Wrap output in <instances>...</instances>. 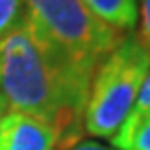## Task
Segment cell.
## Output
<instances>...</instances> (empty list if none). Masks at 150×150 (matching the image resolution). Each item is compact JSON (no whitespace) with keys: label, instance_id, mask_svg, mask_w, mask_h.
<instances>
[{"label":"cell","instance_id":"6da1fadb","mask_svg":"<svg viewBox=\"0 0 150 150\" xmlns=\"http://www.w3.org/2000/svg\"><path fill=\"white\" fill-rule=\"evenodd\" d=\"M94 72L41 35L25 16L0 39V86L10 111L47 123L57 150L82 142Z\"/></svg>","mask_w":150,"mask_h":150},{"label":"cell","instance_id":"7a4b0ae2","mask_svg":"<svg viewBox=\"0 0 150 150\" xmlns=\"http://www.w3.org/2000/svg\"><path fill=\"white\" fill-rule=\"evenodd\" d=\"M148 70L150 47L131 31L96 68L86 105V133L111 140L133 109Z\"/></svg>","mask_w":150,"mask_h":150},{"label":"cell","instance_id":"3957f363","mask_svg":"<svg viewBox=\"0 0 150 150\" xmlns=\"http://www.w3.org/2000/svg\"><path fill=\"white\" fill-rule=\"evenodd\" d=\"M25 18L41 35L82 64L98 68L121 39L84 0H23Z\"/></svg>","mask_w":150,"mask_h":150},{"label":"cell","instance_id":"277c9868","mask_svg":"<svg viewBox=\"0 0 150 150\" xmlns=\"http://www.w3.org/2000/svg\"><path fill=\"white\" fill-rule=\"evenodd\" d=\"M0 150H57V137L37 117L8 111L0 121Z\"/></svg>","mask_w":150,"mask_h":150},{"label":"cell","instance_id":"5b68a950","mask_svg":"<svg viewBox=\"0 0 150 150\" xmlns=\"http://www.w3.org/2000/svg\"><path fill=\"white\" fill-rule=\"evenodd\" d=\"M86 6L121 33H131L139 22V0H84Z\"/></svg>","mask_w":150,"mask_h":150},{"label":"cell","instance_id":"8992f818","mask_svg":"<svg viewBox=\"0 0 150 150\" xmlns=\"http://www.w3.org/2000/svg\"><path fill=\"white\" fill-rule=\"evenodd\" d=\"M148 115H150V70H148V74H146L142 86H140V92H139V96H137V101H134V105H133V109H131V113H129V117L125 119L121 129L117 131V134L111 139L113 148L127 150L129 142L133 139V134L137 133V129L140 127V123L144 121Z\"/></svg>","mask_w":150,"mask_h":150},{"label":"cell","instance_id":"52a82bcc","mask_svg":"<svg viewBox=\"0 0 150 150\" xmlns=\"http://www.w3.org/2000/svg\"><path fill=\"white\" fill-rule=\"evenodd\" d=\"M25 16L23 0H0V39L6 37Z\"/></svg>","mask_w":150,"mask_h":150},{"label":"cell","instance_id":"ba28073f","mask_svg":"<svg viewBox=\"0 0 150 150\" xmlns=\"http://www.w3.org/2000/svg\"><path fill=\"white\" fill-rule=\"evenodd\" d=\"M127 150H150V115L140 123V127L133 134Z\"/></svg>","mask_w":150,"mask_h":150},{"label":"cell","instance_id":"9c48e42d","mask_svg":"<svg viewBox=\"0 0 150 150\" xmlns=\"http://www.w3.org/2000/svg\"><path fill=\"white\" fill-rule=\"evenodd\" d=\"M139 16H140V39L150 47V0H139Z\"/></svg>","mask_w":150,"mask_h":150},{"label":"cell","instance_id":"30bf717a","mask_svg":"<svg viewBox=\"0 0 150 150\" xmlns=\"http://www.w3.org/2000/svg\"><path fill=\"white\" fill-rule=\"evenodd\" d=\"M70 150H117V148L105 146V144H101V142H96V140H82L76 146H72Z\"/></svg>","mask_w":150,"mask_h":150},{"label":"cell","instance_id":"8fae6325","mask_svg":"<svg viewBox=\"0 0 150 150\" xmlns=\"http://www.w3.org/2000/svg\"><path fill=\"white\" fill-rule=\"evenodd\" d=\"M8 101H6V98H4V94H0V121H2V117L8 113Z\"/></svg>","mask_w":150,"mask_h":150}]
</instances>
